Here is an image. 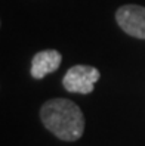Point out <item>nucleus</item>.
Returning a JSON list of instances; mask_svg holds the SVG:
<instances>
[{
	"label": "nucleus",
	"mask_w": 145,
	"mask_h": 146,
	"mask_svg": "<svg viewBox=\"0 0 145 146\" xmlns=\"http://www.w3.org/2000/svg\"><path fill=\"white\" fill-rule=\"evenodd\" d=\"M40 118L47 130L64 142H76L84 131V115L70 99L55 98L40 108Z\"/></svg>",
	"instance_id": "f257e3e1"
},
{
	"label": "nucleus",
	"mask_w": 145,
	"mask_h": 146,
	"mask_svg": "<svg viewBox=\"0 0 145 146\" xmlns=\"http://www.w3.org/2000/svg\"><path fill=\"white\" fill-rule=\"evenodd\" d=\"M61 64H62V55L58 50H55V49L41 50V52L33 56L31 68H30L31 77L36 80H41L47 74L55 72L61 66Z\"/></svg>",
	"instance_id": "20e7f679"
},
{
	"label": "nucleus",
	"mask_w": 145,
	"mask_h": 146,
	"mask_svg": "<svg viewBox=\"0 0 145 146\" xmlns=\"http://www.w3.org/2000/svg\"><path fill=\"white\" fill-rule=\"evenodd\" d=\"M116 21L130 37L145 40V7L139 5H123L116 11Z\"/></svg>",
	"instance_id": "7ed1b4c3"
},
{
	"label": "nucleus",
	"mask_w": 145,
	"mask_h": 146,
	"mask_svg": "<svg viewBox=\"0 0 145 146\" xmlns=\"http://www.w3.org/2000/svg\"><path fill=\"white\" fill-rule=\"evenodd\" d=\"M101 72L92 65H74L68 70L62 78V86L70 93L89 94L95 89Z\"/></svg>",
	"instance_id": "f03ea898"
}]
</instances>
